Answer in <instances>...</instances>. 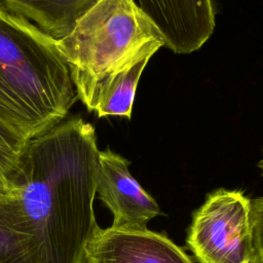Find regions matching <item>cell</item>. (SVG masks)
Returning a JSON list of instances; mask_svg holds the SVG:
<instances>
[{"label": "cell", "mask_w": 263, "mask_h": 263, "mask_svg": "<svg viewBox=\"0 0 263 263\" xmlns=\"http://www.w3.org/2000/svg\"><path fill=\"white\" fill-rule=\"evenodd\" d=\"M100 150L95 127L70 116L29 139L13 193L32 235L34 263H83L99 227L93 201Z\"/></svg>", "instance_id": "1"}, {"label": "cell", "mask_w": 263, "mask_h": 263, "mask_svg": "<svg viewBox=\"0 0 263 263\" xmlns=\"http://www.w3.org/2000/svg\"><path fill=\"white\" fill-rule=\"evenodd\" d=\"M77 100L57 40L0 3V121L29 140L65 119Z\"/></svg>", "instance_id": "2"}, {"label": "cell", "mask_w": 263, "mask_h": 263, "mask_svg": "<svg viewBox=\"0 0 263 263\" xmlns=\"http://www.w3.org/2000/svg\"><path fill=\"white\" fill-rule=\"evenodd\" d=\"M152 39L163 40L134 0H97L57 44L75 81L117 71Z\"/></svg>", "instance_id": "3"}, {"label": "cell", "mask_w": 263, "mask_h": 263, "mask_svg": "<svg viewBox=\"0 0 263 263\" xmlns=\"http://www.w3.org/2000/svg\"><path fill=\"white\" fill-rule=\"evenodd\" d=\"M186 246L197 263H258L251 198L224 188L208 194L192 214Z\"/></svg>", "instance_id": "4"}, {"label": "cell", "mask_w": 263, "mask_h": 263, "mask_svg": "<svg viewBox=\"0 0 263 263\" xmlns=\"http://www.w3.org/2000/svg\"><path fill=\"white\" fill-rule=\"evenodd\" d=\"M129 161L107 148L99 153L97 193L113 215L112 227L144 230L155 217L162 215L156 200L129 172Z\"/></svg>", "instance_id": "5"}, {"label": "cell", "mask_w": 263, "mask_h": 263, "mask_svg": "<svg viewBox=\"0 0 263 263\" xmlns=\"http://www.w3.org/2000/svg\"><path fill=\"white\" fill-rule=\"evenodd\" d=\"M83 263H193L186 252L164 233L152 230L96 229L86 246Z\"/></svg>", "instance_id": "6"}, {"label": "cell", "mask_w": 263, "mask_h": 263, "mask_svg": "<svg viewBox=\"0 0 263 263\" xmlns=\"http://www.w3.org/2000/svg\"><path fill=\"white\" fill-rule=\"evenodd\" d=\"M160 32L164 46L178 54L199 49L216 27L214 0H138Z\"/></svg>", "instance_id": "7"}, {"label": "cell", "mask_w": 263, "mask_h": 263, "mask_svg": "<svg viewBox=\"0 0 263 263\" xmlns=\"http://www.w3.org/2000/svg\"><path fill=\"white\" fill-rule=\"evenodd\" d=\"M161 46H164L162 39H152L117 71L97 79L73 81L78 100L99 117L124 116L129 119L142 72Z\"/></svg>", "instance_id": "8"}, {"label": "cell", "mask_w": 263, "mask_h": 263, "mask_svg": "<svg viewBox=\"0 0 263 263\" xmlns=\"http://www.w3.org/2000/svg\"><path fill=\"white\" fill-rule=\"evenodd\" d=\"M97 0H0L11 12L22 15L42 32L59 41Z\"/></svg>", "instance_id": "9"}, {"label": "cell", "mask_w": 263, "mask_h": 263, "mask_svg": "<svg viewBox=\"0 0 263 263\" xmlns=\"http://www.w3.org/2000/svg\"><path fill=\"white\" fill-rule=\"evenodd\" d=\"M0 263H34L32 235L14 194L0 198Z\"/></svg>", "instance_id": "10"}, {"label": "cell", "mask_w": 263, "mask_h": 263, "mask_svg": "<svg viewBox=\"0 0 263 263\" xmlns=\"http://www.w3.org/2000/svg\"><path fill=\"white\" fill-rule=\"evenodd\" d=\"M26 141L0 121V198L14 194L13 174Z\"/></svg>", "instance_id": "11"}, {"label": "cell", "mask_w": 263, "mask_h": 263, "mask_svg": "<svg viewBox=\"0 0 263 263\" xmlns=\"http://www.w3.org/2000/svg\"><path fill=\"white\" fill-rule=\"evenodd\" d=\"M251 218L258 263H263V196L251 199Z\"/></svg>", "instance_id": "12"}, {"label": "cell", "mask_w": 263, "mask_h": 263, "mask_svg": "<svg viewBox=\"0 0 263 263\" xmlns=\"http://www.w3.org/2000/svg\"><path fill=\"white\" fill-rule=\"evenodd\" d=\"M258 167L261 170V172H262L261 174H262V176H263V159L259 161V163H258Z\"/></svg>", "instance_id": "13"}, {"label": "cell", "mask_w": 263, "mask_h": 263, "mask_svg": "<svg viewBox=\"0 0 263 263\" xmlns=\"http://www.w3.org/2000/svg\"><path fill=\"white\" fill-rule=\"evenodd\" d=\"M262 159H263V158H262Z\"/></svg>", "instance_id": "14"}]
</instances>
